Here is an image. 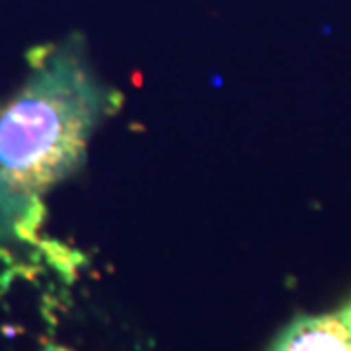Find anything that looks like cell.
Returning a JSON list of instances; mask_svg holds the SVG:
<instances>
[{
    "instance_id": "6da1fadb",
    "label": "cell",
    "mask_w": 351,
    "mask_h": 351,
    "mask_svg": "<svg viewBox=\"0 0 351 351\" xmlns=\"http://www.w3.org/2000/svg\"><path fill=\"white\" fill-rule=\"evenodd\" d=\"M113 100L75 41L41 53L27 84L0 104V239H36L41 197L84 160Z\"/></svg>"
},
{
    "instance_id": "7a4b0ae2",
    "label": "cell",
    "mask_w": 351,
    "mask_h": 351,
    "mask_svg": "<svg viewBox=\"0 0 351 351\" xmlns=\"http://www.w3.org/2000/svg\"><path fill=\"white\" fill-rule=\"evenodd\" d=\"M269 351H351V332L339 311L301 316L277 336Z\"/></svg>"
},
{
    "instance_id": "3957f363",
    "label": "cell",
    "mask_w": 351,
    "mask_h": 351,
    "mask_svg": "<svg viewBox=\"0 0 351 351\" xmlns=\"http://www.w3.org/2000/svg\"><path fill=\"white\" fill-rule=\"evenodd\" d=\"M339 314H341V318L346 320V324H348V328H350L351 332V302H348V304L339 311Z\"/></svg>"
}]
</instances>
